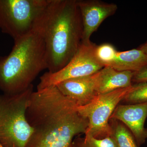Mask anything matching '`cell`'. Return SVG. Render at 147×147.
<instances>
[{
	"instance_id": "cell-1",
	"label": "cell",
	"mask_w": 147,
	"mask_h": 147,
	"mask_svg": "<svg viewBox=\"0 0 147 147\" xmlns=\"http://www.w3.org/2000/svg\"><path fill=\"white\" fill-rule=\"evenodd\" d=\"M77 106L56 86L33 92L26 116L33 132L27 147L70 146L88 125Z\"/></svg>"
},
{
	"instance_id": "cell-2",
	"label": "cell",
	"mask_w": 147,
	"mask_h": 147,
	"mask_svg": "<svg viewBox=\"0 0 147 147\" xmlns=\"http://www.w3.org/2000/svg\"><path fill=\"white\" fill-rule=\"evenodd\" d=\"M37 27L45 43L48 72L59 71L82 42L83 26L76 0H49Z\"/></svg>"
},
{
	"instance_id": "cell-3",
	"label": "cell",
	"mask_w": 147,
	"mask_h": 147,
	"mask_svg": "<svg viewBox=\"0 0 147 147\" xmlns=\"http://www.w3.org/2000/svg\"><path fill=\"white\" fill-rule=\"evenodd\" d=\"M47 68L45 43L37 27L14 40L10 53L0 57V90L5 94L23 91Z\"/></svg>"
},
{
	"instance_id": "cell-4",
	"label": "cell",
	"mask_w": 147,
	"mask_h": 147,
	"mask_svg": "<svg viewBox=\"0 0 147 147\" xmlns=\"http://www.w3.org/2000/svg\"><path fill=\"white\" fill-rule=\"evenodd\" d=\"M0 95V144L4 147H27L33 132L26 113L33 90Z\"/></svg>"
},
{
	"instance_id": "cell-5",
	"label": "cell",
	"mask_w": 147,
	"mask_h": 147,
	"mask_svg": "<svg viewBox=\"0 0 147 147\" xmlns=\"http://www.w3.org/2000/svg\"><path fill=\"white\" fill-rule=\"evenodd\" d=\"M49 0H0V29L14 40L36 28Z\"/></svg>"
},
{
	"instance_id": "cell-6",
	"label": "cell",
	"mask_w": 147,
	"mask_h": 147,
	"mask_svg": "<svg viewBox=\"0 0 147 147\" xmlns=\"http://www.w3.org/2000/svg\"><path fill=\"white\" fill-rule=\"evenodd\" d=\"M131 86L97 95L88 104L77 106L78 112L88 121L85 134L98 139L113 136L112 127L109 122L110 117Z\"/></svg>"
},
{
	"instance_id": "cell-7",
	"label": "cell",
	"mask_w": 147,
	"mask_h": 147,
	"mask_svg": "<svg viewBox=\"0 0 147 147\" xmlns=\"http://www.w3.org/2000/svg\"><path fill=\"white\" fill-rule=\"evenodd\" d=\"M97 45L91 41L81 42L76 54L63 68L55 73L47 71L40 76L37 90L57 86L67 79L91 76L99 71L104 66L96 57Z\"/></svg>"
},
{
	"instance_id": "cell-8",
	"label": "cell",
	"mask_w": 147,
	"mask_h": 147,
	"mask_svg": "<svg viewBox=\"0 0 147 147\" xmlns=\"http://www.w3.org/2000/svg\"><path fill=\"white\" fill-rule=\"evenodd\" d=\"M82 18V42H90V37L102 22L115 14L118 6L98 0H76Z\"/></svg>"
},
{
	"instance_id": "cell-9",
	"label": "cell",
	"mask_w": 147,
	"mask_h": 147,
	"mask_svg": "<svg viewBox=\"0 0 147 147\" xmlns=\"http://www.w3.org/2000/svg\"><path fill=\"white\" fill-rule=\"evenodd\" d=\"M147 117V102H146L118 105L110 120H116L122 123L131 132L139 147L144 144L147 139V129L144 127Z\"/></svg>"
},
{
	"instance_id": "cell-10",
	"label": "cell",
	"mask_w": 147,
	"mask_h": 147,
	"mask_svg": "<svg viewBox=\"0 0 147 147\" xmlns=\"http://www.w3.org/2000/svg\"><path fill=\"white\" fill-rule=\"evenodd\" d=\"M63 95L78 106L88 104L97 95L94 74L67 79L56 86Z\"/></svg>"
},
{
	"instance_id": "cell-11",
	"label": "cell",
	"mask_w": 147,
	"mask_h": 147,
	"mask_svg": "<svg viewBox=\"0 0 147 147\" xmlns=\"http://www.w3.org/2000/svg\"><path fill=\"white\" fill-rule=\"evenodd\" d=\"M134 72L120 71L105 66L94 74L95 90L98 95L104 94L131 87Z\"/></svg>"
},
{
	"instance_id": "cell-12",
	"label": "cell",
	"mask_w": 147,
	"mask_h": 147,
	"mask_svg": "<svg viewBox=\"0 0 147 147\" xmlns=\"http://www.w3.org/2000/svg\"><path fill=\"white\" fill-rule=\"evenodd\" d=\"M107 66L118 71L137 72L147 66V57L138 48L118 52L115 59Z\"/></svg>"
},
{
	"instance_id": "cell-13",
	"label": "cell",
	"mask_w": 147,
	"mask_h": 147,
	"mask_svg": "<svg viewBox=\"0 0 147 147\" xmlns=\"http://www.w3.org/2000/svg\"><path fill=\"white\" fill-rule=\"evenodd\" d=\"M110 123L113 136L118 147H138L136 141L130 131L122 123L116 120L111 119Z\"/></svg>"
},
{
	"instance_id": "cell-14",
	"label": "cell",
	"mask_w": 147,
	"mask_h": 147,
	"mask_svg": "<svg viewBox=\"0 0 147 147\" xmlns=\"http://www.w3.org/2000/svg\"><path fill=\"white\" fill-rule=\"evenodd\" d=\"M72 144L76 147H118L113 136L98 139L86 134L84 137L76 138Z\"/></svg>"
},
{
	"instance_id": "cell-15",
	"label": "cell",
	"mask_w": 147,
	"mask_h": 147,
	"mask_svg": "<svg viewBox=\"0 0 147 147\" xmlns=\"http://www.w3.org/2000/svg\"><path fill=\"white\" fill-rule=\"evenodd\" d=\"M123 100L127 104L147 102V82L132 84Z\"/></svg>"
},
{
	"instance_id": "cell-16",
	"label": "cell",
	"mask_w": 147,
	"mask_h": 147,
	"mask_svg": "<svg viewBox=\"0 0 147 147\" xmlns=\"http://www.w3.org/2000/svg\"><path fill=\"white\" fill-rule=\"evenodd\" d=\"M118 51L112 44L105 43L97 45L96 50V57L105 66H107L115 59Z\"/></svg>"
},
{
	"instance_id": "cell-17",
	"label": "cell",
	"mask_w": 147,
	"mask_h": 147,
	"mask_svg": "<svg viewBox=\"0 0 147 147\" xmlns=\"http://www.w3.org/2000/svg\"><path fill=\"white\" fill-rule=\"evenodd\" d=\"M147 82V66L142 70L134 72L132 82L134 84Z\"/></svg>"
},
{
	"instance_id": "cell-18",
	"label": "cell",
	"mask_w": 147,
	"mask_h": 147,
	"mask_svg": "<svg viewBox=\"0 0 147 147\" xmlns=\"http://www.w3.org/2000/svg\"><path fill=\"white\" fill-rule=\"evenodd\" d=\"M138 48L143 51L147 57V41L144 44L140 45Z\"/></svg>"
},
{
	"instance_id": "cell-19",
	"label": "cell",
	"mask_w": 147,
	"mask_h": 147,
	"mask_svg": "<svg viewBox=\"0 0 147 147\" xmlns=\"http://www.w3.org/2000/svg\"><path fill=\"white\" fill-rule=\"evenodd\" d=\"M69 147H76L75 146H74V145L73 144H72H72H71V146H69Z\"/></svg>"
},
{
	"instance_id": "cell-20",
	"label": "cell",
	"mask_w": 147,
	"mask_h": 147,
	"mask_svg": "<svg viewBox=\"0 0 147 147\" xmlns=\"http://www.w3.org/2000/svg\"><path fill=\"white\" fill-rule=\"evenodd\" d=\"M0 147H4L1 144H0Z\"/></svg>"
}]
</instances>
